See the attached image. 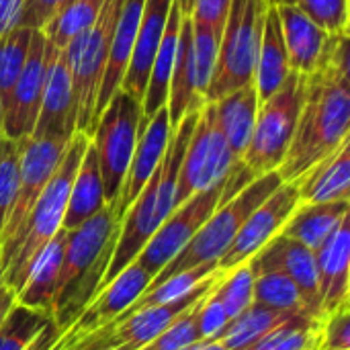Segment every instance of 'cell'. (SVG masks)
<instances>
[{
    "instance_id": "1",
    "label": "cell",
    "mask_w": 350,
    "mask_h": 350,
    "mask_svg": "<svg viewBox=\"0 0 350 350\" xmlns=\"http://www.w3.org/2000/svg\"><path fill=\"white\" fill-rule=\"evenodd\" d=\"M347 139H350L349 35H330L316 70L306 76L295 133L277 174L283 183H295Z\"/></svg>"
},
{
    "instance_id": "2",
    "label": "cell",
    "mask_w": 350,
    "mask_h": 350,
    "mask_svg": "<svg viewBox=\"0 0 350 350\" xmlns=\"http://www.w3.org/2000/svg\"><path fill=\"white\" fill-rule=\"evenodd\" d=\"M201 111V109H199ZM199 111L189 113L174 129L168 142V148L164 152L162 162L146 183V187L139 191L135 201L127 207V211L121 217L119 226V238L109 262V269L103 279V287H107L125 267H129L135 256L142 252V248L148 244V240L154 236V232L164 224V219L172 213L176 207V183H178V170L193 133V127L197 123Z\"/></svg>"
},
{
    "instance_id": "3",
    "label": "cell",
    "mask_w": 350,
    "mask_h": 350,
    "mask_svg": "<svg viewBox=\"0 0 350 350\" xmlns=\"http://www.w3.org/2000/svg\"><path fill=\"white\" fill-rule=\"evenodd\" d=\"M119 226L121 221L107 205L80 228L68 232L51 310L53 326L59 332L66 330L98 295L119 238Z\"/></svg>"
},
{
    "instance_id": "4",
    "label": "cell",
    "mask_w": 350,
    "mask_h": 350,
    "mask_svg": "<svg viewBox=\"0 0 350 350\" xmlns=\"http://www.w3.org/2000/svg\"><path fill=\"white\" fill-rule=\"evenodd\" d=\"M90 144V137L86 133L76 131L64 152V158L59 166L55 168L53 176L49 178L47 187L27 213L23 226L14 234V238L2 248V273H0V285L14 291V295L21 291L33 262L43 252V248L49 244V240L62 230L70 189L74 183V176L78 172L80 160Z\"/></svg>"
},
{
    "instance_id": "5",
    "label": "cell",
    "mask_w": 350,
    "mask_h": 350,
    "mask_svg": "<svg viewBox=\"0 0 350 350\" xmlns=\"http://www.w3.org/2000/svg\"><path fill=\"white\" fill-rule=\"evenodd\" d=\"M281 185H283L281 176L277 172H271V174H265V176L256 178L254 183H250L246 189H242L230 201L221 203L209 215V219L199 228V232L191 238V242L152 279L150 287H156V285L164 283L166 279H170L178 273L191 271L199 265L219 262V258L232 246L242 224Z\"/></svg>"
},
{
    "instance_id": "6",
    "label": "cell",
    "mask_w": 350,
    "mask_h": 350,
    "mask_svg": "<svg viewBox=\"0 0 350 350\" xmlns=\"http://www.w3.org/2000/svg\"><path fill=\"white\" fill-rule=\"evenodd\" d=\"M304 88L306 76L291 72L281 88L258 105L250 142L238 162V170L248 185L265 174L277 172L283 164L295 133Z\"/></svg>"
},
{
    "instance_id": "7",
    "label": "cell",
    "mask_w": 350,
    "mask_h": 350,
    "mask_svg": "<svg viewBox=\"0 0 350 350\" xmlns=\"http://www.w3.org/2000/svg\"><path fill=\"white\" fill-rule=\"evenodd\" d=\"M269 4L271 0L230 2L205 103H215L252 82Z\"/></svg>"
},
{
    "instance_id": "8",
    "label": "cell",
    "mask_w": 350,
    "mask_h": 350,
    "mask_svg": "<svg viewBox=\"0 0 350 350\" xmlns=\"http://www.w3.org/2000/svg\"><path fill=\"white\" fill-rule=\"evenodd\" d=\"M142 125V103L123 92L121 88L111 96L103 109L90 144L94 148L98 170L105 189V201L115 209Z\"/></svg>"
},
{
    "instance_id": "9",
    "label": "cell",
    "mask_w": 350,
    "mask_h": 350,
    "mask_svg": "<svg viewBox=\"0 0 350 350\" xmlns=\"http://www.w3.org/2000/svg\"><path fill=\"white\" fill-rule=\"evenodd\" d=\"M123 0H107L94 25L74 37L64 49L76 94V131L92 133V113L105 74L113 29Z\"/></svg>"
},
{
    "instance_id": "10",
    "label": "cell",
    "mask_w": 350,
    "mask_h": 350,
    "mask_svg": "<svg viewBox=\"0 0 350 350\" xmlns=\"http://www.w3.org/2000/svg\"><path fill=\"white\" fill-rule=\"evenodd\" d=\"M236 164L221 127L215 117V105L205 103L193 127L176 183V207L193 195L226 180Z\"/></svg>"
},
{
    "instance_id": "11",
    "label": "cell",
    "mask_w": 350,
    "mask_h": 350,
    "mask_svg": "<svg viewBox=\"0 0 350 350\" xmlns=\"http://www.w3.org/2000/svg\"><path fill=\"white\" fill-rule=\"evenodd\" d=\"M226 180L213 185L207 191H201L172 209L164 224L154 232L142 252L135 256V262L154 279L199 232V228L209 219V215L219 207Z\"/></svg>"
},
{
    "instance_id": "12",
    "label": "cell",
    "mask_w": 350,
    "mask_h": 350,
    "mask_svg": "<svg viewBox=\"0 0 350 350\" xmlns=\"http://www.w3.org/2000/svg\"><path fill=\"white\" fill-rule=\"evenodd\" d=\"M57 51L59 49L53 47L41 31H33L25 68L8 96L2 100L0 131L6 139L21 142L33 135L41 109L47 72Z\"/></svg>"
},
{
    "instance_id": "13",
    "label": "cell",
    "mask_w": 350,
    "mask_h": 350,
    "mask_svg": "<svg viewBox=\"0 0 350 350\" xmlns=\"http://www.w3.org/2000/svg\"><path fill=\"white\" fill-rule=\"evenodd\" d=\"M70 139L64 137H27L18 142V189L8 213V219L0 234V246L4 248L18 228L23 226L27 213L47 187L55 168L59 166Z\"/></svg>"
},
{
    "instance_id": "14",
    "label": "cell",
    "mask_w": 350,
    "mask_h": 350,
    "mask_svg": "<svg viewBox=\"0 0 350 350\" xmlns=\"http://www.w3.org/2000/svg\"><path fill=\"white\" fill-rule=\"evenodd\" d=\"M152 277L133 260L129 267H125L107 287L98 291V295L82 310V314L66 328L62 330L53 345L47 350H62L80 338L92 334L94 330L111 324L117 316H121L133 301L150 287Z\"/></svg>"
},
{
    "instance_id": "15",
    "label": "cell",
    "mask_w": 350,
    "mask_h": 350,
    "mask_svg": "<svg viewBox=\"0 0 350 350\" xmlns=\"http://www.w3.org/2000/svg\"><path fill=\"white\" fill-rule=\"evenodd\" d=\"M299 205L297 183H283L271 197H267L242 224L228 252L219 258L217 269L230 273L248 262L267 242H271L287 224L293 209Z\"/></svg>"
},
{
    "instance_id": "16",
    "label": "cell",
    "mask_w": 350,
    "mask_h": 350,
    "mask_svg": "<svg viewBox=\"0 0 350 350\" xmlns=\"http://www.w3.org/2000/svg\"><path fill=\"white\" fill-rule=\"evenodd\" d=\"M250 265H252L254 275H260V273L287 275L299 289L308 314L316 320H322L316 256L308 246L283 234H277L250 258Z\"/></svg>"
},
{
    "instance_id": "17",
    "label": "cell",
    "mask_w": 350,
    "mask_h": 350,
    "mask_svg": "<svg viewBox=\"0 0 350 350\" xmlns=\"http://www.w3.org/2000/svg\"><path fill=\"white\" fill-rule=\"evenodd\" d=\"M170 135H172V127H170V119H168V109L162 107L139 131V137H137L117 205L113 209L115 217L119 221H121L123 213L127 211V207L135 201L139 191L146 187V183L158 168V164L162 162L164 152L170 142Z\"/></svg>"
},
{
    "instance_id": "18",
    "label": "cell",
    "mask_w": 350,
    "mask_h": 350,
    "mask_svg": "<svg viewBox=\"0 0 350 350\" xmlns=\"http://www.w3.org/2000/svg\"><path fill=\"white\" fill-rule=\"evenodd\" d=\"M76 94L72 86V74L66 62L64 49H59L49 66L41 109L33 137H64L72 139L76 133Z\"/></svg>"
},
{
    "instance_id": "19",
    "label": "cell",
    "mask_w": 350,
    "mask_h": 350,
    "mask_svg": "<svg viewBox=\"0 0 350 350\" xmlns=\"http://www.w3.org/2000/svg\"><path fill=\"white\" fill-rule=\"evenodd\" d=\"M172 2L174 0H144L135 45H133L131 59H129V66H127L123 82H121V90L127 92L129 96H133L137 103L144 100L152 62H154V55L162 41Z\"/></svg>"
},
{
    "instance_id": "20",
    "label": "cell",
    "mask_w": 350,
    "mask_h": 350,
    "mask_svg": "<svg viewBox=\"0 0 350 350\" xmlns=\"http://www.w3.org/2000/svg\"><path fill=\"white\" fill-rule=\"evenodd\" d=\"M322 318L350 301V228L349 217L314 252Z\"/></svg>"
},
{
    "instance_id": "21",
    "label": "cell",
    "mask_w": 350,
    "mask_h": 350,
    "mask_svg": "<svg viewBox=\"0 0 350 350\" xmlns=\"http://www.w3.org/2000/svg\"><path fill=\"white\" fill-rule=\"evenodd\" d=\"M142 8H144V0H123L121 2V10H119L117 23H115V29H113V37H111V47H109L105 74H103L100 88H98L96 103H94L92 131H94V125H96L103 109L107 107L111 96L121 88V82H123V76H125V70L129 66L131 51H133V45H135L137 27H139V18H142Z\"/></svg>"
},
{
    "instance_id": "22",
    "label": "cell",
    "mask_w": 350,
    "mask_h": 350,
    "mask_svg": "<svg viewBox=\"0 0 350 350\" xmlns=\"http://www.w3.org/2000/svg\"><path fill=\"white\" fill-rule=\"evenodd\" d=\"M203 105H205V98L199 90L195 53H193V21L191 16H183L178 43H176V55H174V68H172V78H170V90H168V100H166L170 127L174 129L189 113L199 111Z\"/></svg>"
},
{
    "instance_id": "23",
    "label": "cell",
    "mask_w": 350,
    "mask_h": 350,
    "mask_svg": "<svg viewBox=\"0 0 350 350\" xmlns=\"http://www.w3.org/2000/svg\"><path fill=\"white\" fill-rule=\"evenodd\" d=\"M277 14L289 55V68L297 74H312L324 53L330 35L308 18L295 4H279Z\"/></svg>"
},
{
    "instance_id": "24",
    "label": "cell",
    "mask_w": 350,
    "mask_h": 350,
    "mask_svg": "<svg viewBox=\"0 0 350 350\" xmlns=\"http://www.w3.org/2000/svg\"><path fill=\"white\" fill-rule=\"evenodd\" d=\"M299 203L350 201V139L297 180Z\"/></svg>"
},
{
    "instance_id": "25",
    "label": "cell",
    "mask_w": 350,
    "mask_h": 350,
    "mask_svg": "<svg viewBox=\"0 0 350 350\" xmlns=\"http://www.w3.org/2000/svg\"><path fill=\"white\" fill-rule=\"evenodd\" d=\"M66 244H68V230L62 228L33 262L21 291L16 293V304L51 316Z\"/></svg>"
},
{
    "instance_id": "26",
    "label": "cell",
    "mask_w": 350,
    "mask_h": 350,
    "mask_svg": "<svg viewBox=\"0 0 350 350\" xmlns=\"http://www.w3.org/2000/svg\"><path fill=\"white\" fill-rule=\"evenodd\" d=\"M291 74L289 68V55L281 31V21L277 14V6L269 4L265 25H262V37H260V47H258V57H256V70L252 84L256 88L258 105L271 98L285 78Z\"/></svg>"
},
{
    "instance_id": "27",
    "label": "cell",
    "mask_w": 350,
    "mask_h": 350,
    "mask_svg": "<svg viewBox=\"0 0 350 350\" xmlns=\"http://www.w3.org/2000/svg\"><path fill=\"white\" fill-rule=\"evenodd\" d=\"M180 21H183V12H180L176 0H174L172 6H170V14H168V21H166L162 41L158 45V51L154 55L152 70H150V76H148L144 100H142V125H139V131L146 127V123L162 107H166L172 68H174V55H176V43H178Z\"/></svg>"
},
{
    "instance_id": "28",
    "label": "cell",
    "mask_w": 350,
    "mask_h": 350,
    "mask_svg": "<svg viewBox=\"0 0 350 350\" xmlns=\"http://www.w3.org/2000/svg\"><path fill=\"white\" fill-rule=\"evenodd\" d=\"M350 201L336 203H299L289 215L287 224L279 234L301 242L316 252L334 230L349 217Z\"/></svg>"
},
{
    "instance_id": "29",
    "label": "cell",
    "mask_w": 350,
    "mask_h": 350,
    "mask_svg": "<svg viewBox=\"0 0 350 350\" xmlns=\"http://www.w3.org/2000/svg\"><path fill=\"white\" fill-rule=\"evenodd\" d=\"M215 117L221 127V133L228 142V148L236 162L246 152V146L250 142L256 113H258V96L254 84H246L224 98L215 100Z\"/></svg>"
},
{
    "instance_id": "30",
    "label": "cell",
    "mask_w": 350,
    "mask_h": 350,
    "mask_svg": "<svg viewBox=\"0 0 350 350\" xmlns=\"http://www.w3.org/2000/svg\"><path fill=\"white\" fill-rule=\"evenodd\" d=\"M105 207H107V201H105V189H103L100 170H98V160H96L92 144H88V148L80 160L78 172L74 176L72 189H70L62 228L72 232V230L80 228L84 221H88L90 217H94Z\"/></svg>"
},
{
    "instance_id": "31",
    "label": "cell",
    "mask_w": 350,
    "mask_h": 350,
    "mask_svg": "<svg viewBox=\"0 0 350 350\" xmlns=\"http://www.w3.org/2000/svg\"><path fill=\"white\" fill-rule=\"evenodd\" d=\"M297 316H308V314H283L252 304L238 318L230 320L226 328L215 336V340H219L228 350H244L258 338H262L265 334H269L271 330L291 322Z\"/></svg>"
},
{
    "instance_id": "32",
    "label": "cell",
    "mask_w": 350,
    "mask_h": 350,
    "mask_svg": "<svg viewBox=\"0 0 350 350\" xmlns=\"http://www.w3.org/2000/svg\"><path fill=\"white\" fill-rule=\"evenodd\" d=\"M105 2L107 0H70L41 33L53 47L66 49L74 37L94 25Z\"/></svg>"
},
{
    "instance_id": "33",
    "label": "cell",
    "mask_w": 350,
    "mask_h": 350,
    "mask_svg": "<svg viewBox=\"0 0 350 350\" xmlns=\"http://www.w3.org/2000/svg\"><path fill=\"white\" fill-rule=\"evenodd\" d=\"M252 304L283 312V314H308L295 283L283 273H260L254 279ZM310 316V314H308Z\"/></svg>"
},
{
    "instance_id": "34",
    "label": "cell",
    "mask_w": 350,
    "mask_h": 350,
    "mask_svg": "<svg viewBox=\"0 0 350 350\" xmlns=\"http://www.w3.org/2000/svg\"><path fill=\"white\" fill-rule=\"evenodd\" d=\"M320 326L322 320L297 316L244 350H316L320 347Z\"/></svg>"
},
{
    "instance_id": "35",
    "label": "cell",
    "mask_w": 350,
    "mask_h": 350,
    "mask_svg": "<svg viewBox=\"0 0 350 350\" xmlns=\"http://www.w3.org/2000/svg\"><path fill=\"white\" fill-rule=\"evenodd\" d=\"M49 322L51 316L14 301L0 322V350H29Z\"/></svg>"
},
{
    "instance_id": "36",
    "label": "cell",
    "mask_w": 350,
    "mask_h": 350,
    "mask_svg": "<svg viewBox=\"0 0 350 350\" xmlns=\"http://www.w3.org/2000/svg\"><path fill=\"white\" fill-rule=\"evenodd\" d=\"M254 271L250 260L240 265L238 269L226 273L219 283L213 287V297L224 308L228 320L238 318L246 308L252 306V291H254Z\"/></svg>"
},
{
    "instance_id": "37",
    "label": "cell",
    "mask_w": 350,
    "mask_h": 350,
    "mask_svg": "<svg viewBox=\"0 0 350 350\" xmlns=\"http://www.w3.org/2000/svg\"><path fill=\"white\" fill-rule=\"evenodd\" d=\"M33 31L23 27H12L0 39V98L4 100L18 80L29 49H31Z\"/></svg>"
},
{
    "instance_id": "38",
    "label": "cell",
    "mask_w": 350,
    "mask_h": 350,
    "mask_svg": "<svg viewBox=\"0 0 350 350\" xmlns=\"http://www.w3.org/2000/svg\"><path fill=\"white\" fill-rule=\"evenodd\" d=\"M295 6L328 35H349V0H295Z\"/></svg>"
},
{
    "instance_id": "39",
    "label": "cell",
    "mask_w": 350,
    "mask_h": 350,
    "mask_svg": "<svg viewBox=\"0 0 350 350\" xmlns=\"http://www.w3.org/2000/svg\"><path fill=\"white\" fill-rule=\"evenodd\" d=\"M18 189V142H10L0 158V234Z\"/></svg>"
},
{
    "instance_id": "40",
    "label": "cell",
    "mask_w": 350,
    "mask_h": 350,
    "mask_svg": "<svg viewBox=\"0 0 350 350\" xmlns=\"http://www.w3.org/2000/svg\"><path fill=\"white\" fill-rule=\"evenodd\" d=\"M350 304L322 318L318 350H350Z\"/></svg>"
},
{
    "instance_id": "41",
    "label": "cell",
    "mask_w": 350,
    "mask_h": 350,
    "mask_svg": "<svg viewBox=\"0 0 350 350\" xmlns=\"http://www.w3.org/2000/svg\"><path fill=\"white\" fill-rule=\"evenodd\" d=\"M70 0H25L16 25L29 31H43Z\"/></svg>"
},
{
    "instance_id": "42",
    "label": "cell",
    "mask_w": 350,
    "mask_h": 350,
    "mask_svg": "<svg viewBox=\"0 0 350 350\" xmlns=\"http://www.w3.org/2000/svg\"><path fill=\"white\" fill-rule=\"evenodd\" d=\"M219 283V281H217ZM228 316L224 312V308L219 306V301L213 297V289L203 297L201 308H199V318H197V326H199V336L203 340H215V336L226 328L228 324Z\"/></svg>"
},
{
    "instance_id": "43",
    "label": "cell",
    "mask_w": 350,
    "mask_h": 350,
    "mask_svg": "<svg viewBox=\"0 0 350 350\" xmlns=\"http://www.w3.org/2000/svg\"><path fill=\"white\" fill-rule=\"evenodd\" d=\"M230 2L232 0H195L191 18L209 25L221 37V29H224L226 16L230 10Z\"/></svg>"
},
{
    "instance_id": "44",
    "label": "cell",
    "mask_w": 350,
    "mask_h": 350,
    "mask_svg": "<svg viewBox=\"0 0 350 350\" xmlns=\"http://www.w3.org/2000/svg\"><path fill=\"white\" fill-rule=\"evenodd\" d=\"M25 0H0V39L16 25Z\"/></svg>"
},
{
    "instance_id": "45",
    "label": "cell",
    "mask_w": 350,
    "mask_h": 350,
    "mask_svg": "<svg viewBox=\"0 0 350 350\" xmlns=\"http://www.w3.org/2000/svg\"><path fill=\"white\" fill-rule=\"evenodd\" d=\"M14 301H16L14 291H10L8 287L0 285V322H2V320H4V316L10 312V308L14 306Z\"/></svg>"
},
{
    "instance_id": "46",
    "label": "cell",
    "mask_w": 350,
    "mask_h": 350,
    "mask_svg": "<svg viewBox=\"0 0 350 350\" xmlns=\"http://www.w3.org/2000/svg\"><path fill=\"white\" fill-rule=\"evenodd\" d=\"M193 350H228L219 340H201Z\"/></svg>"
},
{
    "instance_id": "47",
    "label": "cell",
    "mask_w": 350,
    "mask_h": 350,
    "mask_svg": "<svg viewBox=\"0 0 350 350\" xmlns=\"http://www.w3.org/2000/svg\"><path fill=\"white\" fill-rule=\"evenodd\" d=\"M183 16H191L193 14V6H195V0H176Z\"/></svg>"
},
{
    "instance_id": "48",
    "label": "cell",
    "mask_w": 350,
    "mask_h": 350,
    "mask_svg": "<svg viewBox=\"0 0 350 350\" xmlns=\"http://www.w3.org/2000/svg\"><path fill=\"white\" fill-rule=\"evenodd\" d=\"M6 146H8V139L2 135V131H0V158H2V154H4V150H6Z\"/></svg>"
},
{
    "instance_id": "49",
    "label": "cell",
    "mask_w": 350,
    "mask_h": 350,
    "mask_svg": "<svg viewBox=\"0 0 350 350\" xmlns=\"http://www.w3.org/2000/svg\"><path fill=\"white\" fill-rule=\"evenodd\" d=\"M271 4L279 6V4H295V0H271Z\"/></svg>"
},
{
    "instance_id": "50",
    "label": "cell",
    "mask_w": 350,
    "mask_h": 350,
    "mask_svg": "<svg viewBox=\"0 0 350 350\" xmlns=\"http://www.w3.org/2000/svg\"><path fill=\"white\" fill-rule=\"evenodd\" d=\"M0 273H2V246H0Z\"/></svg>"
},
{
    "instance_id": "51",
    "label": "cell",
    "mask_w": 350,
    "mask_h": 350,
    "mask_svg": "<svg viewBox=\"0 0 350 350\" xmlns=\"http://www.w3.org/2000/svg\"><path fill=\"white\" fill-rule=\"evenodd\" d=\"M115 350H133L131 347H119V349H115Z\"/></svg>"
},
{
    "instance_id": "52",
    "label": "cell",
    "mask_w": 350,
    "mask_h": 350,
    "mask_svg": "<svg viewBox=\"0 0 350 350\" xmlns=\"http://www.w3.org/2000/svg\"><path fill=\"white\" fill-rule=\"evenodd\" d=\"M0 123H2V98H0Z\"/></svg>"
},
{
    "instance_id": "53",
    "label": "cell",
    "mask_w": 350,
    "mask_h": 350,
    "mask_svg": "<svg viewBox=\"0 0 350 350\" xmlns=\"http://www.w3.org/2000/svg\"><path fill=\"white\" fill-rule=\"evenodd\" d=\"M316 350H318V349H316Z\"/></svg>"
}]
</instances>
